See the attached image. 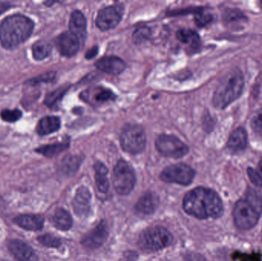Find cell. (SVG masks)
I'll list each match as a JSON object with an SVG mask.
<instances>
[{
  "mask_svg": "<svg viewBox=\"0 0 262 261\" xmlns=\"http://www.w3.org/2000/svg\"><path fill=\"white\" fill-rule=\"evenodd\" d=\"M186 213L196 219H219L223 214V203L219 195L210 188L198 187L187 193L183 199Z\"/></svg>",
  "mask_w": 262,
  "mask_h": 261,
  "instance_id": "obj_1",
  "label": "cell"
},
{
  "mask_svg": "<svg viewBox=\"0 0 262 261\" xmlns=\"http://www.w3.org/2000/svg\"><path fill=\"white\" fill-rule=\"evenodd\" d=\"M35 24L29 17L15 14L6 17L0 23V42L6 49H14L29 39Z\"/></svg>",
  "mask_w": 262,
  "mask_h": 261,
  "instance_id": "obj_2",
  "label": "cell"
},
{
  "mask_svg": "<svg viewBox=\"0 0 262 261\" xmlns=\"http://www.w3.org/2000/svg\"><path fill=\"white\" fill-rule=\"evenodd\" d=\"M243 72L238 68L229 70L220 81L213 95V104L216 108L224 110L241 97L244 89Z\"/></svg>",
  "mask_w": 262,
  "mask_h": 261,
  "instance_id": "obj_3",
  "label": "cell"
},
{
  "mask_svg": "<svg viewBox=\"0 0 262 261\" xmlns=\"http://www.w3.org/2000/svg\"><path fill=\"white\" fill-rule=\"evenodd\" d=\"M173 241L171 233L163 227H152L142 232L138 246L145 252H155L169 246Z\"/></svg>",
  "mask_w": 262,
  "mask_h": 261,
  "instance_id": "obj_4",
  "label": "cell"
},
{
  "mask_svg": "<svg viewBox=\"0 0 262 261\" xmlns=\"http://www.w3.org/2000/svg\"><path fill=\"white\" fill-rule=\"evenodd\" d=\"M121 147L130 154H138L143 152L146 146V134L141 126L127 124L120 136Z\"/></svg>",
  "mask_w": 262,
  "mask_h": 261,
  "instance_id": "obj_5",
  "label": "cell"
},
{
  "mask_svg": "<svg viewBox=\"0 0 262 261\" xmlns=\"http://www.w3.org/2000/svg\"><path fill=\"white\" fill-rule=\"evenodd\" d=\"M232 215L237 228L247 231L252 229L257 225L261 213L247 199H243L236 202Z\"/></svg>",
  "mask_w": 262,
  "mask_h": 261,
  "instance_id": "obj_6",
  "label": "cell"
},
{
  "mask_svg": "<svg viewBox=\"0 0 262 261\" xmlns=\"http://www.w3.org/2000/svg\"><path fill=\"white\" fill-rule=\"evenodd\" d=\"M114 187L120 195H128L136 183V175L134 169L124 160L118 161L114 169L112 176Z\"/></svg>",
  "mask_w": 262,
  "mask_h": 261,
  "instance_id": "obj_7",
  "label": "cell"
},
{
  "mask_svg": "<svg viewBox=\"0 0 262 261\" xmlns=\"http://www.w3.org/2000/svg\"><path fill=\"white\" fill-rule=\"evenodd\" d=\"M155 146L162 156L174 159L183 157L189 150L187 145L172 135H160L156 139Z\"/></svg>",
  "mask_w": 262,
  "mask_h": 261,
  "instance_id": "obj_8",
  "label": "cell"
},
{
  "mask_svg": "<svg viewBox=\"0 0 262 261\" xmlns=\"http://www.w3.org/2000/svg\"><path fill=\"white\" fill-rule=\"evenodd\" d=\"M195 175L192 167L185 163H178L165 168L160 174V179L168 183L189 185L192 183Z\"/></svg>",
  "mask_w": 262,
  "mask_h": 261,
  "instance_id": "obj_9",
  "label": "cell"
},
{
  "mask_svg": "<svg viewBox=\"0 0 262 261\" xmlns=\"http://www.w3.org/2000/svg\"><path fill=\"white\" fill-rule=\"evenodd\" d=\"M122 5H114L101 9L96 18V26L101 31H108L116 27L124 14Z\"/></svg>",
  "mask_w": 262,
  "mask_h": 261,
  "instance_id": "obj_10",
  "label": "cell"
},
{
  "mask_svg": "<svg viewBox=\"0 0 262 261\" xmlns=\"http://www.w3.org/2000/svg\"><path fill=\"white\" fill-rule=\"evenodd\" d=\"M108 236L107 223L101 221L96 228L88 233L81 239V245L88 249L94 250L102 246Z\"/></svg>",
  "mask_w": 262,
  "mask_h": 261,
  "instance_id": "obj_11",
  "label": "cell"
},
{
  "mask_svg": "<svg viewBox=\"0 0 262 261\" xmlns=\"http://www.w3.org/2000/svg\"><path fill=\"white\" fill-rule=\"evenodd\" d=\"M56 45L62 56L70 58L78 53L80 40L71 32H63L57 38Z\"/></svg>",
  "mask_w": 262,
  "mask_h": 261,
  "instance_id": "obj_12",
  "label": "cell"
},
{
  "mask_svg": "<svg viewBox=\"0 0 262 261\" xmlns=\"http://www.w3.org/2000/svg\"><path fill=\"white\" fill-rule=\"evenodd\" d=\"M116 95L104 87H95L88 89L83 92L82 99L92 104H102L108 101H114Z\"/></svg>",
  "mask_w": 262,
  "mask_h": 261,
  "instance_id": "obj_13",
  "label": "cell"
},
{
  "mask_svg": "<svg viewBox=\"0 0 262 261\" xmlns=\"http://www.w3.org/2000/svg\"><path fill=\"white\" fill-rule=\"evenodd\" d=\"M98 70L109 75H120L125 70L127 64L121 58L116 56H105L95 63Z\"/></svg>",
  "mask_w": 262,
  "mask_h": 261,
  "instance_id": "obj_14",
  "label": "cell"
},
{
  "mask_svg": "<svg viewBox=\"0 0 262 261\" xmlns=\"http://www.w3.org/2000/svg\"><path fill=\"white\" fill-rule=\"evenodd\" d=\"M9 252L18 261H35V252L30 246L19 240H12L8 245Z\"/></svg>",
  "mask_w": 262,
  "mask_h": 261,
  "instance_id": "obj_15",
  "label": "cell"
},
{
  "mask_svg": "<svg viewBox=\"0 0 262 261\" xmlns=\"http://www.w3.org/2000/svg\"><path fill=\"white\" fill-rule=\"evenodd\" d=\"M69 29L72 34L78 37L80 41L85 39L87 35V21L81 11L75 10L72 12L69 21Z\"/></svg>",
  "mask_w": 262,
  "mask_h": 261,
  "instance_id": "obj_16",
  "label": "cell"
},
{
  "mask_svg": "<svg viewBox=\"0 0 262 261\" xmlns=\"http://www.w3.org/2000/svg\"><path fill=\"white\" fill-rule=\"evenodd\" d=\"M91 193L85 187L78 188L73 200V208L78 216H84L90 211Z\"/></svg>",
  "mask_w": 262,
  "mask_h": 261,
  "instance_id": "obj_17",
  "label": "cell"
},
{
  "mask_svg": "<svg viewBox=\"0 0 262 261\" xmlns=\"http://www.w3.org/2000/svg\"><path fill=\"white\" fill-rule=\"evenodd\" d=\"M14 222L27 231H40L44 226V218L39 215H21L15 217Z\"/></svg>",
  "mask_w": 262,
  "mask_h": 261,
  "instance_id": "obj_18",
  "label": "cell"
},
{
  "mask_svg": "<svg viewBox=\"0 0 262 261\" xmlns=\"http://www.w3.org/2000/svg\"><path fill=\"white\" fill-rule=\"evenodd\" d=\"M248 145V133L243 127L232 132L227 143V147L232 153H239L246 150Z\"/></svg>",
  "mask_w": 262,
  "mask_h": 261,
  "instance_id": "obj_19",
  "label": "cell"
},
{
  "mask_svg": "<svg viewBox=\"0 0 262 261\" xmlns=\"http://www.w3.org/2000/svg\"><path fill=\"white\" fill-rule=\"evenodd\" d=\"M160 200L158 196L154 193H149L143 195L136 204L135 208L137 212L145 216L152 214L157 210Z\"/></svg>",
  "mask_w": 262,
  "mask_h": 261,
  "instance_id": "obj_20",
  "label": "cell"
},
{
  "mask_svg": "<svg viewBox=\"0 0 262 261\" xmlns=\"http://www.w3.org/2000/svg\"><path fill=\"white\" fill-rule=\"evenodd\" d=\"M61 127V120L58 116H49L41 118L36 127L39 136H47L58 131Z\"/></svg>",
  "mask_w": 262,
  "mask_h": 261,
  "instance_id": "obj_21",
  "label": "cell"
},
{
  "mask_svg": "<svg viewBox=\"0 0 262 261\" xmlns=\"http://www.w3.org/2000/svg\"><path fill=\"white\" fill-rule=\"evenodd\" d=\"M177 37L180 42L189 46L188 49H190L192 53L200 48L201 43L200 35L195 31L191 29H180L177 32Z\"/></svg>",
  "mask_w": 262,
  "mask_h": 261,
  "instance_id": "obj_22",
  "label": "cell"
},
{
  "mask_svg": "<svg viewBox=\"0 0 262 261\" xmlns=\"http://www.w3.org/2000/svg\"><path fill=\"white\" fill-rule=\"evenodd\" d=\"M95 171V181L98 191L101 193H107L109 189V182L107 179L108 170L104 164L97 162L94 165Z\"/></svg>",
  "mask_w": 262,
  "mask_h": 261,
  "instance_id": "obj_23",
  "label": "cell"
},
{
  "mask_svg": "<svg viewBox=\"0 0 262 261\" xmlns=\"http://www.w3.org/2000/svg\"><path fill=\"white\" fill-rule=\"evenodd\" d=\"M55 228L60 231H68L72 228V219L70 214L63 208H58L52 219Z\"/></svg>",
  "mask_w": 262,
  "mask_h": 261,
  "instance_id": "obj_24",
  "label": "cell"
},
{
  "mask_svg": "<svg viewBox=\"0 0 262 261\" xmlns=\"http://www.w3.org/2000/svg\"><path fill=\"white\" fill-rule=\"evenodd\" d=\"M69 143H58V144L42 146V147L36 149L35 151L46 157L52 158L62 153L64 150L69 149Z\"/></svg>",
  "mask_w": 262,
  "mask_h": 261,
  "instance_id": "obj_25",
  "label": "cell"
},
{
  "mask_svg": "<svg viewBox=\"0 0 262 261\" xmlns=\"http://www.w3.org/2000/svg\"><path fill=\"white\" fill-rule=\"evenodd\" d=\"M52 45L46 41H38L34 43L32 47V55L36 61H42L50 55Z\"/></svg>",
  "mask_w": 262,
  "mask_h": 261,
  "instance_id": "obj_26",
  "label": "cell"
},
{
  "mask_svg": "<svg viewBox=\"0 0 262 261\" xmlns=\"http://www.w3.org/2000/svg\"><path fill=\"white\" fill-rule=\"evenodd\" d=\"M81 159L77 156H68L63 159L61 163V170L64 174L71 175L75 173L78 170Z\"/></svg>",
  "mask_w": 262,
  "mask_h": 261,
  "instance_id": "obj_27",
  "label": "cell"
},
{
  "mask_svg": "<svg viewBox=\"0 0 262 261\" xmlns=\"http://www.w3.org/2000/svg\"><path fill=\"white\" fill-rule=\"evenodd\" d=\"M68 90V87H61L56 89L54 91L50 92L46 95V99H45V104L49 107H53L56 105L60 101H61L62 97Z\"/></svg>",
  "mask_w": 262,
  "mask_h": 261,
  "instance_id": "obj_28",
  "label": "cell"
},
{
  "mask_svg": "<svg viewBox=\"0 0 262 261\" xmlns=\"http://www.w3.org/2000/svg\"><path fill=\"white\" fill-rule=\"evenodd\" d=\"M152 35V31L147 26H141L136 29L133 34V41L135 44H142L147 41Z\"/></svg>",
  "mask_w": 262,
  "mask_h": 261,
  "instance_id": "obj_29",
  "label": "cell"
},
{
  "mask_svg": "<svg viewBox=\"0 0 262 261\" xmlns=\"http://www.w3.org/2000/svg\"><path fill=\"white\" fill-rule=\"evenodd\" d=\"M225 21L228 24H232L234 22H242V21H247V17L238 9H227L225 12Z\"/></svg>",
  "mask_w": 262,
  "mask_h": 261,
  "instance_id": "obj_30",
  "label": "cell"
},
{
  "mask_svg": "<svg viewBox=\"0 0 262 261\" xmlns=\"http://www.w3.org/2000/svg\"><path fill=\"white\" fill-rule=\"evenodd\" d=\"M3 121L8 123H15L21 119L23 116V113L21 110L18 109H14V110H9V109H5L0 113Z\"/></svg>",
  "mask_w": 262,
  "mask_h": 261,
  "instance_id": "obj_31",
  "label": "cell"
},
{
  "mask_svg": "<svg viewBox=\"0 0 262 261\" xmlns=\"http://www.w3.org/2000/svg\"><path fill=\"white\" fill-rule=\"evenodd\" d=\"M245 199H247L262 214V198L255 190L253 188H248Z\"/></svg>",
  "mask_w": 262,
  "mask_h": 261,
  "instance_id": "obj_32",
  "label": "cell"
},
{
  "mask_svg": "<svg viewBox=\"0 0 262 261\" xmlns=\"http://www.w3.org/2000/svg\"><path fill=\"white\" fill-rule=\"evenodd\" d=\"M37 239L40 244L48 248H58L61 246V241L51 234H43Z\"/></svg>",
  "mask_w": 262,
  "mask_h": 261,
  "instance_id": "obj_33",
  "label": "cell"
},
{
  "mask_svg": "<svg viewBox=\"0 0 262 261\" xmlns=\"http://www.w3.org/2000/svg\"><path fill=\"white\" fill-rule=\"evenodd\" d=\"M55 78V72H48V73L42 74V75H38L35 78L29 79L26 81V84H31V85H35L37 84H41V83H48L53 81Z\"/></svg>",
  "mask_w": 262,
  "mask_h": 261,
  "instance_id": "obj_34",
  "label": "cell"
},
{
  "mask_svg": "<svg viewBox=\"0 0 262 261\" xmlns=\"http://www.w3.org/2000/svg\"><path fill=\"white\" fill-rule=\"evenodd\" d=\"M251 126L255 133L262 136V108L257 110L252 116Z\"/></svg>",
  "mask_w": 262,
  "mask_h": 261,
  "instance_id": "obj_35",
  "label": "cell"
},
{
  "mask_svg": "<svg viewBox=\"0 0 262 261\" xmlns=\"http://www.w3.org/2000/svg\"><path fill=\"white\" fill-rule=\"evenodd\" d=\"M235 261H261V255L260 254H243L236 252L232 255Z\"/></svg>",
  "mask_w": 262,
  "mask_h": 261,
  "instance_id": "obj_36",
  "label": "cell"
},
{
  "mask_svg": "<svg viewBox=\"0 0 262 261\" xmlns=\"http://www.w3.org/2000/svg\"><path fill=\"white\" fill-rule=\"evenodd\" d=\"M212 20V15L210 14H206L202 11L200 9L198 12H196V15L195 16V22L196 23L197 26L200 27H203L209 24Z\"/></svg>",
  "mask_w": 262,
  "mask_h": 261,
  "instance_id": "obj_37",
  "label": "cell"
},
{
  "mask_svg": "<svg viewBox=\"0 0 262 261\" xmlns=\"http://www.w3.org/2000/svg\"><path fill=\"white\" fill-rule=\"evenodd\" d=\"M247 173L252 183L255 186L262 188V177L261 175L252 167L248 168Z\"/></svg>",
  "mask_w": 262,
  "mask_h": 261,
  "instance_id": "obj_38",
  "label": "cell"
},
{
  "mask_svg": "<svg viewBox=\"0 0 262 261\" xmlns=\"http://www.w3.org/2000/svg\"><path fill=\"white\" fill-rule=\"evenodd\" d=\"M12 7V5L10 3H5V2H0V15H3L5 12L10 9Z\"/></svg>",
  "mask_w": 262,
  "mask_h": 261,
  "instance_id": "obj_39",
  "label": "cell"
},
{
  "mask_svg": "<svg viewBox=\"0 0 262 261\" xmlns=\"http://www.w3.org/2000/svg\"><path fill=\"white\" fill-rule=\"evenodd\" d=\"M98 52V47L92 48V49H91L90 50L88 51L87 53H86V58H87V59H92V58H94V57L97 55Z\"/></svg>",
  "mask_w": 262,
  "mask_h": 261,
  "instance_id": "obj_40",
  "label": "cell"
},
{
  "mask_svg": "<svg viewBox=\"0 0 262 261\" xmlns=\"http://www.w3.org/2000/svg\"><path fill=\"white\" fill-rule=\"evenodd\" d=\"M188 261H207L200 254H190L188 257Z\"/></svg>",
  "mask_w": 262,
  "mask_h": 261,
  "instance_id": "obj_41",
  "label": "cell"
},
{
  "mask_svg": "<svg viewBox=\"0 0 262 261\" xmlns=\"http://www.w3.org/2000/svg\"><path fill=\"white\" fill-rule=\"evenodd\" d=\"M258 168H259L260 172H261L262 174V159L260 161L259 163H258Z\"/></svg>",
  "mask_w": 262,
  "mask_h": 261,
  "instance_id": "obj_42",
  "label": "cell"
}]
</instances>
